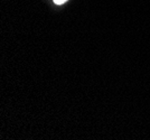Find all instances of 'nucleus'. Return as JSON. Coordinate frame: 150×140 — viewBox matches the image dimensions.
Here are the masks:
<instances>
[{
	"label": "nucleus",
	"instance_id": "obj_1",
	"mask_svg": "<svg viewBox=\"0 0 150 140\" xmlns=\"http://www.w3.org/2000/svg\"><path fill=\"white\" fill-rule=\"evenodd\" d=\"M66 0H54V2L55 4H57V5H62V4H64Z\"/></svg>",
	"mask_w": 150,
	"mask_h": 140
}]
</instances>
